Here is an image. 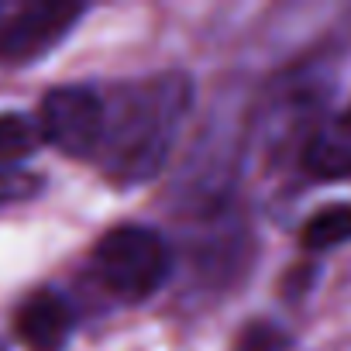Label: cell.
<instances>
[{
	"mask_svg": "<svg viewBox=\"0 0 351 351\" xmlns=\"http://www.w3.org/2000/svg\"><path fill=\"white\" fill-rule=\"evenodd\" d=\"M83 18V4L0 0V66H25L56 49Z\"/></svg>",
	"mask_w": 351,
	"mask_h": 351,
	"instance_id": "3",
	"label": "cell"
},
{
	"mask_svg": "<svg viewBox=\"0 0 351 351\" xmlns=\"http://www.w3.org/2000/svg\"><path fill=\"white\" fill-rule=\"evenodd\" d=\"M303 165L317 180H344V176H351V110L310 138L303 152Z\"/></svg>",
	"mask_w": 351,
	"mask_h": 351,
	"instance_id": "6",
	"label": "cell"
},
{
	"mask_svg": "<svg viewBox=\"0 0 351 351\" xmlns=\"http://www.w3.org/2000/svg\"><path fill=\"white\" fill-rule=\"evenodd\" d=\"M303 248H337L344 241H351V204H330L320 207L306 224H303Z\"/></svg>",
	"mask_w": 351,
	"mask_h": 351,
	"instance_id": "7",
	"label": "cell"
},
{
	"mask_svg": "<svg viewBox=\"0 0 351 351\" xmlns=\"http://www.w3.org/2000/svg\"><path fill=\"white\" fill-rule=\"evenodd\" d=\"M190 97L186 76H155L107 104L100 158L117 183H145L162 169L186 121Z\"/></svg>",
	"mask_w": 351,
	"mask_h": 351,
	"instance_id": "1",
	"label": "cell"
},
{
	"mask_svg": "<svg viewBox=\"0 0 351 351\" xmlns=\"http://www.w3.org/2000/svg\"><path fill=\"white\" fill-rule=\"evenodd\" d=\"M38 128L42 138L66 155H97L107 128V104L86 86L49 90L38 107Z\"/></svg>",
	"mask_w": 351,
	"mask_h": 351,
	"instance_id": "4",
	"label": "cell"
},
{
	"mask_svg": "<svg viewBox=\"0 0 351 351\" xmlns=\"http://www.w3.org/2000/svg\"><path fill=\"white\" fill-rule=\"evenodd\" d=\"M93 272L110 293L145 300L169 276V248L152 228H114L93 248Z\"/></svg>",
	"mask_w": 351,
	"mask_h": 351,
	"instance_id": "2",
	"label": "cell"
},
{
	"mask_svg": "<svg viewBox=\"0 0 351 351\" xmlns=\"http://www.w3.org/2000/svg\"><path fill=\"white\" fill-rule=\"evenodd\" d=\"M14 330L28 351H62L73 334V306L62 293L38 289L21 303Z\"/></svg>",
	"mask_w": 351,
	"mask_h": 351,
	"instance_id": "5",
	"label": "cell"
},
{
	"mask_svg": "<svg viewBox=\"0 0 351 351\" xmlns=\"http://www.w3.org/2000/svg\"><path fill=\"white\" fill-rule=\"evenodd\" d=\"M238 351H286V337L279 334V327L252 324V327L241 330V337H238Z\"/></svg>",
	"mask_w": 351,
	"mask_h": 351,
	"instance_id": "9",
	"label": "cell"
},
{
	"mask_svg": "<svg viewBox=\"0 0 351 351\" xmlns=\"http://www.w3.org/2000/svg\"><path fill=\"white\" fill-rule=\"evenodd\" d=\"M42 145V128L21 114H0V169L28 158Z\"/></svg>",
	"mask_w": 351,
	"mask_h": 351,
	"instance_id": "8",
	"label": "cell"
},
{
	"mask_svg": "<svg viewBox=\"0 0 351 351\" xmlns=\"http://www.w3.org/2000/svg\"><path fill=\"white\" fill-rule=\"evenodd\" d=\"M32 183L28 180H14V176H0V204L11 200V197H21V190H28Z\"/></svg>",
	"mask_w": 351,
	"mask_h": 351,
	"instance_id": "10",
	"label": "cell"
}]
</instances>
